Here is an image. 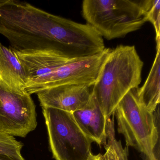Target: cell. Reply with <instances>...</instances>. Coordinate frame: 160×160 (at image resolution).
<instances>
[{"instance_id":"obj_1","label":"cell","mask_w":160,"mask_h":160,"mask_svg":"<svg viewBox=\"0 0 160 160\" xmlns=\"http://www.w3.org/2000/svg\"><path fill=\"white\" fill-rule=\"evenodd\" d=\"M0 34L15 51L51 50L72 60L95 55L101 42L98 32L87 23L17 0H0Z\"/></svg>"},{"instance_id":"obj_2","label":"cell","mask_w":160,"mask_h":160,"mask_svg":"<svg viewBox=\"0 0 160 160\" xmlns=\"http://www.w3.org/2000/svg\"><path fill=\"white\" fill-rule=\"evenodd\" d=\"M143 65L134 46L119 45L111 49L92 87V94L107 120L114 115L125 95L138 88Z\"/></svg>"},{"instance_id":"obj_3","label":"cell","mask_w":160,"mask_h":160,"mask_svg":"<svg viewBox=\"0 0 160 160\" xmlns=\"http://www.w3.org/2000/svg\"><path fill=\"white\" fill-rule=\"evenodd\" d=\"M82 15L87 24L108 40L124 37L148 21L143 1L84 0Z\"/></svg>"},{"instance_id":"obj_4","label":"cell","mask_w":160,"mask_h":160,"mask_svg":"<svg viewBox=\"0 0 160 160\" xmlns=\"http://www.w3.org/2000/svg\"><path fill=\"white\" fill-rule=\"evenodd\" d=\"M138 88L122 98L115 110L118 132L123 135L127 146L142 152L147 160H159L155 153L159 133L153 113L139 102Z\"/></svg>"},{"instance_id":"obj_5","label":"cell","mask_w":160,"mask_h":160,"mask_svg":"<svg viewBox=\"0 0 160 160\" xmlns=\"http://www.w3.org/2000/svg\"><path fill=\"white\" fill-rule=\"evenodd\" d=\"M48 140L56 160H88L92 142L77 123L72 113L43 108Z\"/></svg>"},{"instance_id":"obj_6","label":"cell","mask_w":160,"mask_h":160,"mask_svg":"<svg viewBox=\"0 0 160 160\" xmlns=\"http://www.w3.org/2000/svg\"><path fill=\"white\" fill-rule=\"evenodd\" d=\"M111 49H105L99 54L73 61L55 67L26 90L31 95L62 85H83L91 87L101 73Z\"/></svg>"},{"instance_id":"obj_7","label":"cell","mask_w":160,"mask_h":160,"mask_svg":"<svg viewBox=\"0 0 160 160\" xmlns=\"http://www.w3.org/2000/svg\"><path fill=\"white\" fill-rule=\"evenodd\" d=\"M37 125L36 106L30 94L12 90L0 80V132L25 138Z\"/></svg>"},{"instance_id":"obj_8","label":"cell","mask_w":160,"mask_h":160,"mask_svg":"<svg viewBox=\"0 0 160 160\" xmlns=\"http://www.w3.org/2000/svg\"><path fill=\"white\" fill-rule=\"evenodd\" d=\"M43 108H51L73 113L82 109L92 96V87L66 85L45 90L36 93Z\"/></svg>"},{"instance_id":"obj_9","label":"cell","mask_w":160,"mask_h":160,"mask_svg":"<svg viewBox=\"0 0 160 160\" xmlns=\"http://www.w3.org/2000/svg\"><path fill=\"white\" fill-rule=\"evenodd\" d=\"M72 114L78 125L88 138L99 145H105L107 120L92 94L87 105Z\"/></svg>"},{"instance_id":"obj_10","label":"cell","mask_w":160,"mask_h":160,"mask_svg":"<svg viewBox=\"0 0 160 160\" xmlns=\"http://www.w3.org/2000/svg\"><path fill=\"white\" fill-rule=\"evenodd\" d=\"M0 80L18 92L26 91L27 75L15 51L0 43Z\"/></svg>"},{"instance_id":"obj_11","label":"cell","mask_w":160,"mask_h":160,"mask_svg":"<svg viewBox=\"0 0 160 160\" xmlns=\"http://www.w3.org/2000/svg\"><path fill=\"white\" fill-rule=\"evenodd\" d=\"M156 42V54L148 76L138 95L140 103L153 113L160 101V40Z\"/></svg>"},{"instance_id":"obj_12","label":"cell","mask_w":160,"mask_h":160,"mask_svg":"<svg viewBox=\"0 0 160 160\" xmlns=\"http://www.w3.org/2000/svg\"><path fill=\"white\" fill-rule=\"evenodd\" d=\"M107 139L108 143L105 144L106 152L104 155L98 154L101 160H128L127 150L123 149L121 142L115 138L114 130V117L112 120L108 118L106 124Z\"/></svg>"},{"instance_id":"obj_13","label":"cell","mask_w":160,"mask_h":160,"mask_svg":"<svg viewBox=\"0 0 160 160\" xmlns=\"http://www.w3.org/2000/svg\"><path fill=\"white\" fill-rule=\"evenodd\" d=\"M23 144L12 136L0 132V154L17 160H25L21 154Z\"/></svg>"},{"instance_id":"obj_14","label":"cell","mask_w":160,"mask_h":160,"mask_svg":"<svg viewBox=\"0 0 160 160\" xmlns=\"http://www.w3.org/2000/svg\"><path fill=\"white\" fill-rule=\"evenodd\" d=\"M143 4L148 21L153 25L156 33V41L160 40V0H144Z\"/></svg>"},{"instance_id":"obj_15","label":"cell","mask_w":160,"mask_h":160,"mask_svg":"<svg viewBox=\"0 0 160 160\" xmlns=\"http://www.w3.org/2000/svg\"><path fill=\"white\" fill-rule=\"evenodd\" d=\"M0 160H17L4 154H0Z\"/></svg>"}]
</instances>
